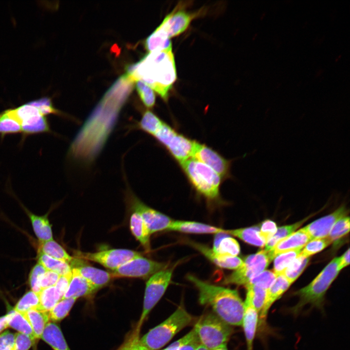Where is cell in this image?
<instances>
[{"label":"cell","mask_w":350,"mask_h":350,"mask_svg":"<svg viewBox=\"0 0 350 350\" xmlns=\"http://www.w3.org/2000/svg\"><path fill=\"white\" fill-rule=\"evenodd\" d=\"M189 244L220 267L236 270L243 263V260L238 256H231L216 253L212 249L200 243L189 241Z\"/></svg>","instance_id":"cell-20"},{"label":"cell","mask_w":350,"mask_h":350,"mask_svg":"<svg viewBox=\"0 0 350 350\" xmlns=\"http://www.w3.org/2000/svg\"><path fill=\"white\" fill-rule=\"evenodd\" d=\"M76 298H74L62 299L49 312L50 320L59 321L69 314Z\"/></svg>","instance_id":"cell-41"},{"label":"cell","mask_w":350,"mask_h":350,"mask_svg":"<svg viewBox=\"0 0 350 350\" xmlns=\"http://www.w3.org/2000/svg\"><path fill=\"white\" fill-rule=\"evenodd\" d=\"M27 213L39 243L53 240L52 226L47 215H37L29 211Z\"/></svg>","instance_id":"cell-26"},{"label":"cell","mask_w":350,"mask_h":350,"mask_svg":"<svg viewBox=\"0 0 350 350\" xmlns=\"http://www.w3.org/2000/svg\"><path fill=\"white\" fill-rule=\"evenodd\" d=\"M21 314L31 325L35 339L41 338L44 329L50 322L49 312L36 308L30 309Z\"/></svg>","instance_id":"cell-27"},{"label":"cell","mask_w":350,"mask_h":350,"mask_svg":"<svg viewBox=\"0 0 350 350\" xmlns=\"http://www.w3.org/2000/svg\"><path fill=\"white\" fill-rule=\"evenodd\" d=\"M40 302L38 294L30 290L26 292L18 301L13 311L20 314L26 312L31 309H39Z\"/></svg>","instance_id":"cell-42"},{"label":"cell","mask_w":350,"mask_h":350,"mask_svg":"<svg viewBox=\"0 0 350 350\" xmlns=\"http://www.w3.org/2000/svg\"><path fill=\"white\" fill-rule=\"evenodd\" d=\"M212 249L216 253L231 256H237L240 252L238 242L226 232L216 234Z\"/></svg>","instance_id":"cell-25"},{"label":"cell","mask_w":350,"mask_h":350,"mask_svg":"<svg viewBox=\"0 0 350 350\" xmlns=\"http://www.w3.org/2000/svg\"><path fill=\"white\" fill-rule=\"evenodd\" d=\"M200 345V342L193 329L191 337L180 346L178 350H197Z\"/></svg>","instance_id":"cell-55"},{"label":"cell","mask_w":350,"mask_h":350,"mask_svg":"<svg viewBox=\"0 0 350 350\" xmlns=\"http://www.w3.org/2000/svg\"><path fill=\"white\" fill-rule=\"evenodd\" d=\"M349 231L350 218L346 216L335 223L328 237L333 242L348 233Z\"/></svg>","instance_id":"cell-47"},{"label":"cell","mask_w":350,"mask_h":350,"mask_svg":"<svg viewBox=\"0 0 350 350\" xmlns=\"http://www.w3.org/2000/svg\"><path fill=\"white\" fill-rule=\"evenodd\" d=\"M10 109L21 125L23 139L30 135L52 133L46 116L29 103Z\"/></svg>","instance_id":"cell-10"},{"label":"cell","mask_w":350,"mask_h":350,"mask_svg":"<svg viewBox=\"0 0 350 350\" xmlns=\"http://www.w3.org/2000/svg\"><path fill=\"white\" fill-rule=\"evenodd\" d=\"M8 327L30 337L34 341L35 337L29 322L20 313L12 310L7 314Z\"/></svg>","instance_id":"cell-36"},{"label":"cell","mask_w":350,"mask_h":350,"mask_svg":"<svg viewBox=\"0 0 350 350\" xmlns=\"http://www.w3.org/2000/svg\"><path fill=\"white\" fill-rule=\"evenodd\" d=\"M180 165L191 185L199 194L210 201L219 200L222 179L217 173L192 158Z\"/></svg>","instance_id":"cell-6"},{"label":"cell","mask_w":350,"mask_h":350,"mask_svg":"<svg viewBox=\"0 0 350 350\" xmlns=\"http://www.w3.org/2000/svg\"><path fill=\"white\" fill-rule=\"evenodd\" d=\"M350 264V249L339 257L338 269L339 271L344 268Z\"/></svg>","instance_id":"cell-58"},{"label":"cell","mask_w":350,"mask_h":350,"mask_svg":"<svg viewBox=\"0 0 350 350\" xmlns=\"http://www.w3.org/2000/svg\"><path fill=\"white\" fill-rule=\"evenodd\" d=\"M152 136L166 148L179 164L192 157L195 141L177 132L165 122Z\"/></svg>","instance_id":"cell-8"},{"label":"cell","mask_w":350,"mask_h":350,"mask_svg":"<svg viewBox=\"0 0 350 350\" xmlns=\"http://www.w3.org/2000/svg\"><path fill=\"white\" fill-rule=\"evenodd\" d=\"M137 332L135 335L119 350H148L140 343Z\"/></svg>","instance_id":"cell-54"},{"label":"cell","mask_w":350,"mask_h":350,"mask_svg":"<svg viewBox=\"0 0 350 350\" xmlns=\"http://www.w3.org/2000/svg\"><path fill=\"white\" fill-rule=\"evenodd\" d=\"M8 327V317L6 315L0 317V332Z\"/></svg>","instance_id":"cell-59"},{"label":"cell","mask_w":350,"mask_h":350,"mask_svg":"<svg viewBox=\"0 0 350 350\" xmlns=\"http://www.w3.org/2000/svg\"><path fill=\"white\" fill-rule=\"evenodd\" d=\"M73 253L74 257L99 263L111 271L141 255L138 252L126 249H112L93 253L74 250Z\"/></svg>","instance_id":"cell-12"},{"label":"cell","mask_w":350,"mask_h":350,"mask_svg":"<svg viewBox=\"0 0 350 350\" xmlns=\"http://www.w3.org/2000/svg\"><path fill=\"white\" fill-rule=\"evenodd\" d=\"M38 296L39 309L48 312L62 299L54 286L41 290Z\"/></svg>","instance_id":"cell-39"},{"label":"cell","mask_w":350,"mask_h":350,"mask_svg":"<svg viewBox=\"0 0 350 350\" xmlns=\"http://www.w3.org/2000/svg\"><path fill=\"white\" fill-rule=\"evenodd\" d=\"M125 77L132 82L141 80L166 101L176 79L172 48L149 52L140 60L127 65Z\"/></svg>","instance_id":"cell-2"},{"label":"cell","mask_w":350,"mask_h":350,"mask_svg":"<svg viewBox=\"0 0 350 350\" xmlns=\"http://www.w3.org/2000/svg\"><path fill=\"white\" fill-rule=\"evenodd\" d=\"M136 88L144 105L148 108H152L156 102V96L153 90L141 80L136 82Z\"/></svg>","instance_id":"cell-45"},{"label":"cell","mask_w":350,"mask_h":350,"mask_svg":"<svg viewBox=\"0 0 350 350\" xmlns=\"http://www.w3.org/2000/svg\"><path fill=\"white\" fill-rule=\"evenodd\" d=\"M277 277L273 270H264L252 278L246 285H254L267 290Z\"/></svg>","instance_id":"cell-46"},{"label":"cell","mask_w":350,"mask_h":350,"mask_svg":"<svg viewBox=\"0 0 350 350\" xmlns=\"http://www.w3.org/2000/svg\"><path fill=\"white\" fill-rule=\"evenodd\" d=\"M59 277L60 275L54 272L46 270L40 280L41 290L54 286Z\"/></svg>","instance_id":"cell-52"},{"label":"cell","mask_w":350,"mask_h":350,"mask_svg":"<svg viewBox=\"0 0 350 350\" xmlns=\"http://www.w3.org/2000/svg\"><path fill=\"white\" fill-rule=\"evenodd\" d=\"M163 122L155 113L147 110L143 113L141 120L138 122L136 127L153 136Z\"/></svg>","instance_id":"cell-38"},{"label":"cell","mask_w":350,"mask_h":350,"mask_svg":"<svg viewBox=\"0 0 350 350\" xmlns=\"http://www.w3.org/2000/svg\"><path fill=\"white\" fill-rule=\"evenodd\" d=\"M272 261L268 251L262 250L248 255L242 265L224 280L225 283L246 285L256 275L265 270Z\"/></svg>","instance_id":"cell-11"},{"label":"cell","mask_w":350,"mask_h":350,"mask_svg":"<svg viewBox=\"0 0 350 350\" xmlns=\"http://www.w3.org/2000/svg\"><path fill=\"white\" fill-rule=\"evenodd\" d=\"M133 84L122 75L107 91L71 142L68 152L70 158L89 164L97 158L115 125Z\"/></svg>","instance_id":"cell-1"},{"label":"cell","mask_w":350,"mask_h":350,"mask_svg":"<svg viewBox=\"0 0 350 350\" xmlns=\"http://www.w3.org/2000/svg\"><path fill=\"white\" fill-rule=\"evenodd\" d=\"M37 253H42L69 264L73 259V257L70 256L60 245L53 240L39 243Z\"/></svg>","instance_id":"cell-31"},{"label":"cell","mask_w":350,"mask_h":350,"mask_svg":"<svg viewBox=\"0 0 350 350\" xmlns=\"http://www.w3.org/2000/svg\"><path fill=\"white\" fill-rule=\"evenodd\" d=\"M41 338L54 350H70L60 328L54 322L47 324Z\"/></svg>","instance_id":"cell-29"},{"label":"cell","mask_w":350,"mask_h":350,"mask_svg":"<svg viewBox=\"0 0 350 350\" xmlns=\"http://www.w3.org/2000/svg\"><path fill=\"white\" fill-rule=\"evenodd\" d=\"M332 242L328 237L310 240L301 250L300 255L306 258L316 254L323 250Z\"/></svg>","instance_id":"cell-44"},{"label":"cell","mask_w":350,"mask_h":350,"mask_svg":"<svg viewBox=\"0 0 350 350\" xmlns=\"http://www.w3.org/2000/svg\"><path fill=\"white\" fill-rule=\"evenodd\" d=\"M308 219L307 218L292 225L278 228L274 235L266 242L265 250H270L280 241L287 237L298 228Z\"/></svg>","instance_id":"cell-37"},{"label":"cell","mask_w":350,"mask_h":350,"mask_svg":"<svg viewBox=\"0 0 350 350\" xmlns=\"http://www.w3.org/2000/svg\"><path fill=\"white\" fill-rule=\"evenodd\" d=\"M12 349L0 348V350H12Z\"/></svg>","instance_id":"cell-62"},{"label":"cell","mask_w":350,"mask_h":350,"mask_svg":"<svg viewBox=\"0 0 350 350\" xmlns=\"http://www.w3.org/2000/svg\"><path fill=\"white\" fill-rule=\"evenodd\" d=\"M310 240L308 234L303 228H302L280 241L273 248L268 251L273 260L280 253L301 250Z\"/></svg>","instance_id":"cell-19"},{"label":"cell","mask_w":350,"mask_h":350,"mask_svg":"<svg viewBox=\"0 0 350 350\" xmlns=\"http://www.w3.org/2000/svg\"><path fill=\"white\" fill-rule=\"evenodd\" d=\"M291 283L282 275L278 276L267 290L264 306L259 316V325L264 323L272 304L289 288Z\"/></svg>","instance_id":"cell-21"},{"label":"cell","mask_w":350,"mask_h":350,"mask_svg":"<svg viewBox=\"0 0 350 350\" xmlns=\"http://www.w3.org/2000/svg\"><path fill=\"white\" fill-rule=\"evenodd\" d=\"M167 263L155 261L141 255L134 258L110 273L114 278H147L167 267Z\"/></svg>","instance_id":"cell-13"},{"label":"cell","mask_w":350,"mask_h":350,"mask_svg":"<svg viewBox=\"0 0 350 350\" xmlns=\"http://www.w3.org/2000/svg\"><path fill=\"white\" fill-rule=\"evenodd\" d=\"M37 263L42 265L46 270L54 272L60 276L71 272L70 264L64 261L51 257L42 253H37Z\"/></svg>","instance_id":"cell-33"},{"label":"cell","mask_w":350,"mask_h":350,"mask_svg":"<svg viewBox=\"0 0 350 350\" xmlns=\"http://www.w3.org/2000/svg\"><path fill=\"white\" fill-rule=\"evenodd\" d=\"M15 335L8 331L0 334V348L12 349L15 342Z\"/></svg>","instance_id":"cell-56"},{"label":"cell","mask_w":350,"mask_h":350,"mask_svg":"<svg viewBox=\"0 0 350 350\" xmlns=\"http://www.w3.org/2000/svg\"><path fill=\"white\" fill-rule=\"evenodd\" d=\"M245 312L242 326L245 337L247 350H253V342L259 326V314L248 305L245 303Z\"/></svg>","instance_id":"cell-24"},{"label":"cell","mask_w":350,"mask_h":350,"mask_svg":"<svg viewBox=\"0 0 350 350\" xmlns=\"http://www.w3.org/2000/svg\"><path fill=\"white\" fill-rule=\"evenodd\" d=\"M192 332L193 329L183 337L173 342L168 347L162 350H178L180 346L191 337Z\"/></svg>","instance_id":"cell-57"},{"label":"cell","mask_w":350,"mask_h":350,"mask_svg":"<svg viewBox=\"0 0 350 350\" xmlns=\"http://www.w3.org/2000/svg\"><path fill=\"white\" fill-rule=\"evenodd\" d=\"M309 262V258L304 257L299 255L285 269L281 275H283L292 284L302 273Z\"/></svg>","instance_id":"cell-40"},{"label":"cell","mask_w":350,"mask_h":350,"mask_svg":"<svg viewBox=\"0 0 350 350\" xmlns=\"http://www.w3.org/2000/svg\"><path fill=\"white\" fill-rule=\"evenodd\" d=\"M127 198L131 209L141 216L151 234L168 230L173 221L169 217L146 205L131 192Z\"/></svg>","instance_id":"cell-14"},{"label":"cell","mask_w":350,"mask_h":350,"mask_svg":"<svg viewBox=\"0 0 350 350\" xmlns=\"http://www.w3.org/2000/svg\"><path fill=\"white\" fill-rule=\"evenodd\" d=\"M193 320V317L181 304L165 320L140 339V341L148 350H158L181 330L191 325Z\"/></svg>","instance_id":"cell-5"},{"label":"cell","mask_w":350,"mask_h":350,"mask_svg":"<svg viewBox=\"0 0 350 350\" xmlns=\"http://www.w3.org/2000/svg\"><path fill=\"white\" fill-rule=\"evenodd\" d=\"M22 133V128L18 121L12 114L10 109H7L0 114V136Z\"/></svg>","instance_id":"cell-35"},{"label":"cell","mask_w":350,"mask_h":350,"mask_svg":"<svg viewBox=\"0 0 350 350\" xmlns=\"http://www.w3.org/2000/svg\"><path fill=\"white\" fill-rule=\"evenodd\" d=\"M301 250H293L280 253L274 259L273 272L277 276L281 275L285 269L300 254Z\"/></svg>","instance_id":"cell-43"},{"label":"cell","mask_w":350,"mask_h":350,"mask_svg":"<svg viewBox=\"0 0 350 350\" xmlns=\"http://www.w3.org/2000/svg\"><path fill=\"white\" fill-rule=\"evenodd\" d=\"M226 233L236 236L251 245L263 247L266 243L260 235V228L257 227L226 230Z\"/></svg>","instance_id":"cell-30"},{"label":"cell","mask_w":350,"mask_h":350,"mask_svg":"<svg viewBox=\"0 0 350 350\" xmlns=\"http://www.w3.org/2000/svg\"><path fill=\"white\" fill-rule=\"evenodd\" d=\"M72 278L63 298L88 297L93 295L98 290L83 277L75 269H71Z\"/></svg>","instance_id":"cell-22"},{"label":"cell","mask_w":350,"mask_h":350,"mask_svg":"<svg viewBox=\"0 0 350 350\" xmlns=\"http://www.w3.org/2000/svg\"><path fill=\"white\" fill-rule=\"evenodd\" d=\"M168 230L187 233L217 234L226 230L204 223L189 221H173Z\"/></svg>","instance_id":"cell-23"},{"label":"cell","mask_w":350,"mask_h":350,"mask_svg":"<svg viewBox=\"0 0 350 350\" xmlns=\"http://www.w3.org/2000/svg\"><path fill=\"white\" fill-rule=\"evenodd\" d=\"M70 265L98 289L107 285L112 279L110 273L91 266L87 261L80 258L74 257Z\"/></svg>","instance_id":"cell-18"},{"label":"cell","mask_w":350,"mask_h":350,"mask_svg":"<svg viewBox=\"0 0 350 350\" xmlns=\"http://www.w3.org/2000/svg\"><path fill=\"white\" fill-rule=\"evenodd\" d=\"M185 5V4H178L158 27L169 38L183 33L191 21L203 13V11L193 13L186 11L184 9Z\"/></svg>","instance_id":"cell-15"},{"label":"cell","mask_w":350,"mask_h":350,"mask_svg":"<svg viewBox=\"0 0 350 350\" xmlns=\"http://www.w3.org/2000/svg\"><path fill=\"white\" fill-rule=\"evenodd\" d=\"M29 103L36 107L46 116L49 114L62 115V112L54 107L50 98L43 97Z\"/></svg>","instance_id":"cell-49"},{"label":"cell","mask_w":350,"mask_h":350,"mask_svg":"<svg viewBox=\"0 0 350 350\" xmlns=\"http://www.w3.org/2000/svg\"><path fill=\"white\" fill-rule=\"evenodd\" d=\"M145 47L149 52L172 48L170 38L158 27L146 38Z\"/></svg>","instance_id":"cell-34"},{"label":"cell","mask_w":350,"mask_h":350,"mask_svg":"<svg viewBox=\"0 0 350 350\" xmlns=\"http://www.w3.org/2000/svg\"><path fill=\"white\" fill-rule=\"evenodd\" d=\"M71 278L72 271L66 275L60 276L54 285L57 291L62 298L68 288Z\"/></svg>","instance_id":"cell-53"},{"label":"cell","mask_w":350,"mask_h":350,"mask_svg":"<svg viewBox=\"0 0 350 350\" xmlns=\"http://www.w3.org/2000/svg\"><path fill=\"white\" fill-rule=\"evenodd\" d=\"M46 271L42 265L37 263L32 268L29 275L28 282L31 290L38 295L41 291L40 280Z\"/></svg>","instance_id":"cell-48"},{"label":"cell","mask_w":350,"mask_h":350,"mask_svg":"<svg viewBox=\"0 0 350 350\" xmlns=\"http://www.w3.org/2000/svg\"><path fill=\"white\" fill-rule=\"evenodd\" d=\"M246 298L244 303L254 309L259 316L265 305L267 290L254 285H246Z\"/></svg>","instance_id":"cell-32"},{"label":"cell","mask_w":350,"mask_h":350,"mask_svg":"<svg viewBox=\"0 0 350 350\" xmlns=\"http://www.w3.org/2000/svg\"><path fill=\"white\" fill-rule=\"evenodd\" d=\"M12 350H29L34 341L29 336L20 332L15 334Z\"/></svg>","instance_id":"cell-50"},{"label":"cell","mask_w":350,"mask_h":350,"mask_svg":"<svg viewBox=\"0 0 350 350\" xmlns=\"http://www.w3.org/2000/svg\"><path fill=\"white\" fill-rule=\"evenodd\" d=\"M278 228L276 224L270 220L263 221L260 228V235L262 239L266 242L276 233Z\"/></svg>","instance_id":"cell-51"},{"label":"cell","mask_w":350,"mask_h":350,"mask_svg":"<svg viewBox=\"0 0 350 350\" xmlns=\"http://www.w3.org/2000/svg\"><path fill=\"white\" fill-rule=\"evenodd\" d=\"M192 157L211 168L222 179L230 177V161L206 145L195 141Z\"/></svg>","instance_id":"cell-16"},{"label":"cell","mask_w":350,"mask_h":350,"mask_svg":"<svg viewBox=\"0 0 350 350\" xmlns=\"http://www.w3.org/2000/svg\"><path fill=\"white\" fill-rule=\"evenodd\" d=\"M193 329L200 344L209 350L227 344L233 332L231 326L212 313L202 315Z\"/></svg>","instance_id":"cell-7"},{"label":"cell","mask_w":350,"mask_h":350,"mask_svg":"<svg viewBox=\"0 0 350 350\" xmlns=\"http://www.w3.org/2000/svg\"><path fill=\"white\" fill-rule=\"evenodd\" d=\"M197 350H209L206 348L204 347L203 345L200 344L199 346L198 347Z\"/></svg>","instance_id":"cell-61"},{"label":"cell","mask_w":350,"mask_h":350,"mask_svg":"<svg viewBox=\"0 0 350 350\" xmlns=\"http://www.w3.org/2000/svg\"><path fill=\"white\" fill-rule=\"evenodd\" d=\"M347 212L345 207L341 206L332 213L313 222L303 228L311 240L327 237L335 223L346 216Z\"/></svg>","instance_id":"cell-17"},{"label":"cell","mask_w":350,"mask_h":350,"mask_svg":"<svg viewBox=\"0 0 350 350\" xmlns=\"http://www.w3.org/2000/svg\"><path fill=\"white\" fill-rule=\"evenodd\" d=\"M338 263L339 257L334 258L308 285L295 292L299 300L288 312L296 316L307 305L323 311L325 295L340 272Z\"/></svg>","instance_id":"cell-4"},{"label":"cell","mask_w":350,"mask_h":350,"mask_svg":"<svg viewBox=\"0 0 350 350\" xmlns=\"http://www.w3.org/2000/svg\"><path fill=\"white\" fill-rule=\"evenodd\" d=\"M187 278L197 289L201 305L210 306L229 325L242 326L245 307L237 290L209 283L192 275Z\"/></svg>","instance_id":"cell-3"},{"label":"cell","mask_w":350,"mask_h":350,"mask_svg":"<svg viewBox=\"0 0 350 350\" xmlns=\"http://www.w3.org/2000/svg\"><path fill=\"white\" fill-rule=\"evenodd\" d=\"M130 228L136 239L147 251H149L151 234L141 216L135 211H133L130 218Z\"/></svg>","instance_id":"cell-28"},{"label":"cell","mask_w":350,"mask_h":350,"mask_svg":"<svg viewBox=\"0 0 350 350\" xmlns=\"http://www.w3.org/2000/svg\"><path fill=\"white\" fill-rule=\"evenodd\" d=\"M213 350H228L227 346V344H225L221 346L220 347Z\"/></svg>","instance_id":"cell-60"},{"label":"cell","mask_w":350,"mask_h":350,"mask_svg":"<svg viewBox=\"0 0 350 350\" xmlns=\"http://www.w3.org/2000/svg\"><path fill=\"white\" fill-rule=\"evenodd\" d=\"M176 264L165 268L152 275L146 283L143 309L138 328L140 329L146 317L165 293L170 283Z\"/></svg>","instance_id":"cell-9"}]
</instances>
